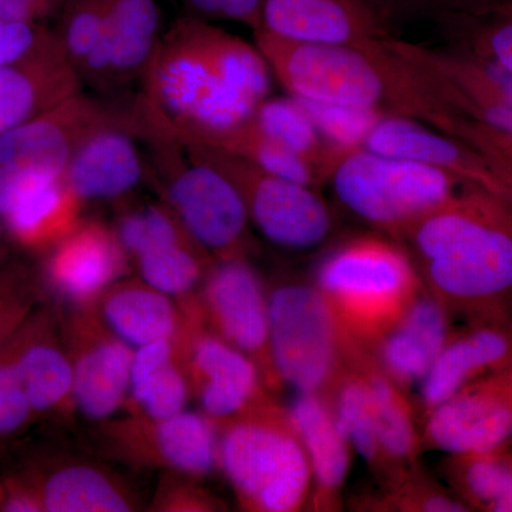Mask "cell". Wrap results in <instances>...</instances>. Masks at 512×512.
Segmentation results:
<instances>
[{
    "mask_svg": "<svg viewBox=\"0 0 512 512\" xmlns=\"http://www.w3.org/2000/svg\"><path fill=\"white\" fill-rule=\"evenodd\" d=\"M202 147L242 158L265 173L309 187L318 183L323 175L322 170L305 157L264 136L251 121Z\"/></svg>",
    "mask_w": 512,
    "mask_h": 512,
    "instance_id": "32",
    "label": "cell"
},
{
    "mask_svg": "<svg viewBox=\"0 0 512 512\" xmlns=\"http://www.w3.org/2000/svg\"><path fill=\"white\" fill-rule=\"evenodd\" d=\"M312 471L311 507L335 511L349 476L352 447L325 396L299 393L288 412Z\"/></svg>",
    "mask_w": 512,
    "mask_h": 512,
    "instance_id": "20",
    "label": "cell"
},
{
    "mask_svg": "<svg viewBox=\"0 0 512 512\" xmlns=\"http://www.w3.org/2000/svg\"><path fill=\"white\" fill-rule=\"evenodd\" d=\"M131 104L82 90L0 138V212L22 192L64 177L80 144Z\"/></svg>",
    "mask_w": 512,
    "mask_h": 512,
    "instance_id": "9",
    "label": "cell"
},
{
    "mask_svg": "<svg viewBox=\"0 0 512 512\" xmlns=\"http://www.w3.org/2000/svg\"><path fill=\"white\" fill-rule=\"evenodd\" d=\"M104 316L121 339L138 348L168 340L174 332L173 305L158 291L124 289L114 293L104 306Z\"/></svg>",
    "mask_w": 512,
    "mask_h": 512,
    "instance_id": "31",
    "label": "cell"
},
{
    "mask_svg": "<svg viewBox=\"0 0 512 512\" xmlns=\"http://www.w3.org/2000/svg\"><path fill=\"white\" fill-rule=\"evenodd\" d=\"M380 497L366 508L373 511L466 512L470 511L451 490L423 476L417 468L386 481Z\"/></svg>",
    "mask_w": 512,
    "mask_h": 512,
    "instance_id": "37",
    "label": "cell"
},
{
    "mask_svg": "<svg viewBox=\"0 0 512 512\" xmlns=\"http://www.w3.org/2000/svg\"><path fill=\"white\" fill-rule=\"evenodd\" d=\"M187 16L201 20L222 19V0H183Z\"/></svg>",
    "mask_w": 512,
    "mask_h": 512,
    "instance_id": "48",
    "label": "cell"
},
{
    "mask_svg": "<svg viewBox=\"0 0 512 512\" xmlns=\"http://www.w3.org/2000/svg\"><path fill=\"white\" fill-rule=\"evenodd\" d=\"M43 510L50 512H123L127 501L99 471L70 467L57 471L43 490Z\"/></svg>",
    "mask_w": 512,
    "mask_h": 512,
    "instance_id": "33",
    "label": "cell"
},
{
    "mask_svg": "<svg viewBox=\"0 0 512 512\" xmlns=\"http://www.w3.org/2000/svg\"><path fill=\"white\" fill-rule=\"evenodd\" d=\"M140 143L136 99L126 114L97 128L80 144L64 171V180L80 201L123 198L147 175Z\"/></svg>",
    "mask_w": 512,
    "mask_h": 512,
    "instance_id": "14",
    "label": "cell"
},
{
    "mask_svg": "<svg viewBox=\"0 0 512 512\" xmlns=\"http://www.w3.org/2000/svg\"><path fill=\"white\" fill-rule=\"evenodd\" d=\"M264 0H222V19L235 20L258 33L262 29Z\"/></svg>",
    "mask_w": 512,
    "mask_h": 512,
    "instance_id": "47",
    "label": "cell"
},
{
    "mask_svg": "<svg viewBox=\"0 0 512 512\" xmlns=\"http://www.w3.org/2000/svg\"><path fill=\"white\" fill-rule=\"evenodd\" d=\"M15 365L32 409H52L72 390L74 369L66 356L52 346H30Z\"/></svg>",
    "mask_w": 512,
    "mask_h": 512,
    "instance_id": "35",
    "label": "cell"
},
{
    "mask_svg": "<svg viewBox=\"0 0 512 512\" xmlns=\"http://www.w3.org/2000/svg\"><path fill=\"white\" fill-rule=\"evenodd\" d=\"M70 0H0V19L46 23L62 15Z\"/></svg>",
    "mask_w": 512,
    "mask_h": 512,
    "instance_id": "45",
    "label": "cell"
},
{
    "mask_svg": "<svg viewBox=\"0 0 512 512\" xmlns=\"http://www.w3.org/2000/svg\"><path fill=\"white\" fill-rule=\"evenodd\" d=\"M133 353L120 342H107L79 360L73 393L82 412L92 419L110 416L123 402L131 382Z\"/></svg>",
    "mask_w": 512,
    "mask_h": 512,
    "instance_id": "27",
    "label": "cell"
},
{
    "mask_svg": "<svg viewBox=\"0 0 512 512\" xmlns=\"http://www.w3.org/2000/svg\"><path fill=\"white\" fill-rule=\"evenodd\" d=\"M256 47L296 99L363 107L450 133L453 111L426 72L394 40L363 46L296 42L259 30Z\"/></svg>",
    "mask_w": 512,
    "mask_h": 512,
    "instance_id": "3",
    "label": "cell"
},
{
    "mask_svg": "<svg viewBox=\"0 0 512 512\" xmlns=\"http://www.w3.org/2000/svg\"><path fill=\"white\" fill-rule=\"evenodd\" d=\"M366 353L357 357L355 363L339 377L326 399L332 404L340 430L352 450L366 461L377 477L384 480L386 467L377 437L372 394L363 372V357Z\"/></svg>",
    "mask_w": 512,
    "mask_h": 512,
    "instance_id": "28",
    "label": "cell"
},
{
    "mask_svg": "<svg viewBox=\"0 0 512 512\" xmlns=\"http://www.w3.org/2000/svg\"><path fill=\"white\" fill-rule=\"evenodd\" d=\"M137 258L144 281L161 293L187 292L200 278V262L185 241L161 245Z\"/></svg>",
    "mask_w": 512,
    "mask_h": 512,
    "instance_id": "39",
    "label": "cell"
},
{
    "mask_svg": "<svg viewBox=\"0 0 512 512\" xmlns=\"http://www.w3.org/2000/svg\"><path fill=\"white\" fill-rule=\"evenodd\" d=\"M450 490L470 511L512 512V446L453 454L443 467Z\"/></svg>",
    "mask_w": 512,
    "mask_h": 512,
    "instance_id": "26",
    "label": "cell"
},
{
    "mask_svg": "<svg viewBox=\"0 0 512 512\" xmlns=\"http://www.w3.org/2000/svg\"><path fill=\"white\" fill-rule=\"evenodd\" d=\"M421 447L453 454L512 446V372L464 387L423 419Z\"/></svg>",
    "mask_w": 512,
    "mask_h": 512,
    "instance_id": "11",
    "label": "cell"
},
{
    "mask_svg": "<svg viewBox=\"0 0 512 512\" xmlns=\"http://www.w3.org/2000/svg\"><path fill=\"white\" fill-rule=\"evenodd\" d=\"M187 144L235 184L247 205L249 221L272 244L306 251L319 247L332 234V211L313 187L265 173L242 158Z\"/></svg>",
    "mask_w": 512,
    "mask_h": 512,
    "instance_id": "10",
    "label": "cell"
},
{
    "mask_svg": "<svg viewBox=\"0 0 512 512\" xmlns=\"http://www.w3.org/2000/svg\"><path fill=\"white\" fill-rule=\"evenodd\" d=\"M157 440L165 460L185 473H210L217 460L214 430L198 414L180 412L161 420Z\"/></svg>",
    "mask_w": 512,
    "mask_h": 512,
    "instance_id": "34",
    "label": "cell"
},
{
    "mask_svg": "<svg viewBox=\"0 0 512 512\" xmlns=\"http://www.w3.org/2000/svg\"><path fill=\"white\" fill-rule=\"evenodd\" d=\"M271 74L258 47L184 16L161 36L141 96L181 140L207 146L252 119Z\"/></svg>",
    "mask_w": 512,
    "mask_h": 512,
    "instance_id": "1",
    "label": "cell"
},
{
    "mask_svg": "<svg viewBox=\"0 0 512 512\" xmlns=\"http://www.w3.org/2000/svg\"><path fill=\"white\" fill-rule=\"evenodd\" d=\"M315 285L349 338L369 352L424 288L409 252L376 237L352 239L326 256Z\"/></svg>",
    "mask_w": 512,
    "mask_h": 512,
    "instance_id": "5",
    "label": "cell"
},
{
    "mask_svg": "<svg viewBox=\"0 0 512 512\" xmlns=\"http://www.w3.org/2000/svg\"><path fill=\"white\" fill-rule=\"evenodd\" d=\"M363 148L439 168L463 184L512 202V181L497 165L466 141L420 121L386 114L370 131Z\"/></svg>",
    "mask_w": 512,
    "mask_h": 512,
    "instance_id": "12",
    "label": "cell"
},
{
    "mask_svg": "<svg viewBox=\"0 0 512 512\" xmlns=\"http://www.w3.org/2000/svg\"><path fill=\"white\" fill-rule=\"evenodd\" d=\"M457 117L512 136V73L476 53L434 55L403 45Z\"/></svg>",
    "mask_w": 512,
    "mask_h": 512,
    "instance_id": "15",
    "label": "cell"
},
{
    "mask_svg": "<svg viewBox=\"0 0 512 512\" xmlns=\"http://www.w3.org/2000/svg\"><path fill=\"white\" fill-rule=\"evenodd\" d=\"M220 458L249 510L299 511L311 497V466L288 414L238 420L222 437Z\"/></svg>",
    "mask_w": 512,
    "mask_h": 512,
    "instance_id": "8",
    "label": "cell"
},
{
    "mask_svg": "<svg viewBox=\"0 0 512 512\" xmlns=\"http://www.w3.org/2000/svg\"><path fill=\"white\" fill-rule=\"evenodd\" d=\"M131 390L153 419L164 420L180 413L187 397L181 373L171 363L168 340L138 348L131 365Z\"/></svg>",
    "mask_w": 512,
    "mask_h": 512,
    "instance_id": "30",
    "label": "cell"
},
{
    "mask_svg": "<svg viewBox=\"0 0 512 512\" xmlns=\"http://www.w3.org/2000/svg\"><path fill=\"white\" fill-rule=\"evenodd\" d=\"M512 372V316L467 320L453 330L420 384L421 414L427 416L470 384Z\"/></svg>",
    "mask_w": 512,
    "mask_h": 512,
    "instance_id": "16",
    "label": "cell"
},
{
    "mask_svg": "<svg viewBox=\"0 0 512 512\" xmlns=\"http://www.w3.org/2000/svg\"><path fill=\"white\" fill-rule=\"evenodd\" d=\"M215 325L229 343L249 357H269L268 299L247 262L227 258L212 272L207 286Z\"/></svg>",
    "mask_w": 512,
    "mask_h": 512,
    "instance_id": "19",
    "label": "cell"
},
{
    "mask_svg": "<svg viewBox=\"0 0 512 512\" xmlns=\"http://www.w3.org/2000/svg\"><path fill=\"white\" fill-rule=\"evenodd\" d=\"M249 121L264 136L305 157L328 177L333 165L343 157L332 148L323 147L315 124L295 97H268L256 107Z\"/></svg>",
    "mask_w": 512,
    "mask_h": 512,
    "instance_id": "29",
    "label": "cell"
},
{
    "mask_svg": "<svg viewBox=\"0 0 512 512\" xmlns=\"http://www.w3.org/2000/svg\"><path fill=\"white\" fill-rule=\"evenodd\" d=\"M137 103L147 175L163 185L175 215L197 244L234 258L249 222L241 192L227 175L184 143L156 107L143 96L137 97Z\"/></svg>",
    "mask_w": 512,
    "mask_h": 512,
    "instance_id": "4",
    "label": "cell"
},
{
    "mask_svg": "<svg viewBox=\"0 0 512 512\" xmlns=\"http://www.w3.org/2000/svg\"><path fill=\"white\" fill-rule=\"evenodd\" d=\"M6 229L5 225H3L2 217H0V248L3 245V239H5Z\"/></svg>",
    "mask_w": 512,
    "mask_h": 512,
    "instance_id": "50",
    "label": "cell"
},
{
    "mask_svg": "<svg viewBox=\"0 0 512 512\" xmlns=\"http://www.w3.org/2000/svg\"><path fill=\"white\" fill-rule=\"evenodd\" d=\"M453 315L429 291L417 295L399 322L370 353L380 369L403 390L421 384L429 375L453 333Z\"/></svg>",
    "mask_w": 512,
    "mask_h": 512,
    "instance_id": "18",
    "label": "cell"
},
{
    "mask_svg": "<svg viewBox=\"0 0 512 512\" xmlns=\"http://www.w3.org/2000/svg\"><path fill=\"white\" fill-rule=\"evenodd\" d=\"M111 2L113 0H70L59 16L55 28L57 39L77 73L99 42Z\"/></svg>",
    "mask_w": 512,
    "mask_h": 512,
    "instance_id": "38",
    "label": "cell"
},
{
    "mask_svg": "<svg viewBox=\"0 0 512 512\" xmlns=\"http://www.w3.org/2000/svg\"><path fill=\"white\" fill-rule=\"evenodd\" d=\"M123 251L117 235L99 222L77 224L53 248L50 278L70 298L87 299L119 274Z\"/></svg>",
    "mask_w": 512,
    "mask_h": 512,
    "instance_id": "22",
    "label": "cell"
},
{
    "mask_svg": "<svg viewBox=\"0 0 512 512\" xmlns=\"http://www.w3.org/2000/svg\"><path fill=\"white\" fill-rule=\"evenodd\" d=\"M384 26L393 20L439 18L453 23L464 16L483 15L507 0H362Z\"/></svg>",
    "mask_w": 512,
    "mask_h": 512,
    "instance_id": "42",
    "label": "cell"
},
{
    "mask_svg": "<svg viewBox=\"0 0 512 512\" xmlns=\"http://www.w3.org/2000/svg\"><path fill=\"white\" fill-rule=\"evenodd\" d=\"M158 0H113L99 42L80 79L100 94L123 93L141 82L161 39Z\"/></svg>",
    "mask_w": 512,
    "mask_h": 512,
    "instance_id": "13",
    "label": "cell"
},
{
    "mask_svg": "<svg viewBox=\"0 0 512 512\" xmlns=\"http://www.w3.org/2000/svg\"><path fill=\"white\" fill-rule=\"evenodd\" d=\"M400 239L424 289L467 320L512 316V202L467 185Z\"/></svg>",
    "mask_w": 512,
    "mask_h": 512,
    "instance_id": "2",
    "label": "cell"
},
{
    "mask_svg": "<svg viewBox=\"0 0 512 512\" xmlns=\"http://www.w3.org/2000/svg\"><path fill=\"white\" fill-rule=\"evenodd\" d=\"M79 73L62 46L0 69V138L13 128L82 92Z\"/></svg>",
    "mask_w": 512,
    "mask_h": 512,
    "instance_id": "21",
    "label": "cell"
},
{
    "mask_svg": "<svg viewBox=\"0 0 512 512\" xmlns=\"http://www.w3.org/2000/svg\"><path fill=\"white\" fill-rule=\"evenodd\" d=\"M59 46L55 28L47 23L0 19V69L28 62Z\"/></svg>",
    "mask_w": 512,
    "mask_h": 512,
    "instance_id": "43",
    "label": "cell"
},
{
    "mask_svg": "<svg viewBox=\"0 0 512 512\" xmlns=\"http://www.w3.org/2000/svg\"><path fill=\"white\" fill-rule=\"evenodd\" d=\"M453 23L463 30L470 52L512 73V0L483 15L464 16Z\"/></svg>",
    "mask_w": 512,
    "mask_h": 512,
    "instance_id": "40",
    "label": "cell"
},
{
    "mask_svg": "<svg viewBox=\"0 0 512 512\" xmlns=\"http://www.w3.org/2000/svg\"><path fill=\"white\" fill-rule=\"evenodd\" d=\"M298 100L311 117L326 146L342 156L365 146L370 131L384 116L380 111L363 107Z\"/></svg>",
    "mask_w": 512,
    "mask_h": 512,
    "instance_id": "36",
    "label": "cell"
},
{
    "mask_svg": "<svg viewBox=\"0 0 512 512\" xmlns=\"http://www.w3.org/2000/svg\"><path fill=\"white\" fill-rule=\"evenodd\" d=\"M30 409L15 363H0V434L18 430L28 420Z\"/></svg>",
    "mask_w": 512,
    "mask_h": 512,
    "instance_id": "44",
    "label": "cell"
},
{
    "mask_svg": "<svg viewBox=\"0 0 512 512\" xmlns=\"http://www.w3.org/2000/svg\"><path fill=\"white\" fill-rule=\"evenodd\" d=\"M474 146L512 181V136L491 127L478 128Z\"/></svg>",
    "mask_w": 512,
    "mask_h": 512,
    "instance_id": "46",
    "label": "cell"
},
{
    "mask_svg": "<svg viewBox=\"0 0 512 512\" xmlns=\"http://www.w3.org/2000/svg\"><path fill=\"white\" fill-rule=\"evenodd\" d=\"M329 178L350 214L397 238L467 187L439 168L363 147L340 158Z\"/></svg>",
    "mask_w": 512,
    "mask_h": 512,
    "instance_id": "7",
    "label": "cell"
},
{
    "mask_svg": "<svg viewBox=\"0 0 512 512\" xmlns=\"http://www.w3.org/2000/svg\"><path fill=\"white\" fill-rule=\"evenodd\" d=\"M363 372L372 394L386 483L417 468V458L423 448L420 431L406 393L380 369L370 352L363 357Z\"/></svg>",
    "mask_w": 512,
    "mask_h": 512,
    "instance_id": "23",
    "label": "cell"
},
{
    "mask_svg": "<svg viewBox=\"0 0 512 512\" xmlns=\"http://www.w3.org/2000/svg\"><path fill=\"white\" fill-rule=\"evenodd\" d=\"M178 222V217L174 218L164 208L146 205L123 214L116 235L124 251L138 256L161 245L185 241L181 234L184 225Z\"/></svg>",
    "mask_w": 512,
    "mask_h": 512,
    "instance_id": "41",
    "label": "cell"
},
{
    "mask_svg": "<svg viewBox=\"0 0 512 512\" xmlns=\"http://www.w3.org/2000/svg\"><path fill=\"white\" fill-rule=\"evenodd\" d=\"M261 30L320 45L363 46L387 37L362 0H264Z\"/></svg>",
    "mask_w": 512,
    "mask_h": 512,
    "instance_id": "17",
    "label": "cell"
},
{
    "mask_svg": "<svg viewBox=\"0 0 512 512\" xmlns=\"http://www.w3.org/2000/svg\"><path fill=\"white\" fill-rule=\"evenodd\" d=\"M269 357L279 379L299 393L328 397L360 355L318 286L289 284L268 298Z\"/></svg>",
    "mask_w": 512,
    "mask_h": 512,
    "instance_id": "6",
    "label": "cell"
},
{
    "mask_svg": "<svg viewBox=\"0 0 512 512\" xmlns=\"http://www.w3.org/2000/svg\"><path fill=\"white\" fill-rule=\"evenodd\" d=\"M194 363L204 377L201 403L218 419L241 413L258 392V369L254 360L218 338L205 336L194 348Z\"/></svg>",
    "mask_w": 512,
    "mask_h": 512,
    "instance_id": "24",
    "label": "cell"
},
{
    "mask_svg": "<svg viewBox=\"0 0 512 512\" xmlns=\"http://www.w3.org/2000/svg\"><path fill=\"white\" fill-rule=\"evenodd\" d=\"M80 198L64 177L22 192L0 212L6 234L28 247L57 244L76 227Z\"/></svg>",
    "mask_w": 512,
    "mask_h": 512,
    "instance_id": "25",
    "label": "cell"
},
{
    "mask_svg": "<svg viewBox=\"0 0 512 512\" xmlns=\"http://www.w3.org/2000/svg\"><path fill=\"white\" fill-rule=\"evenodd\" d=\"M3 511L9 512H33L42 511L43 505L32 495L16 493L9 495L2 504Z\"/></svg>",
    "mask_w": 512,
    "mask_h": 512,
    "instance_id": "49",
    "label": "cell"
}]
</instances>
